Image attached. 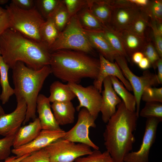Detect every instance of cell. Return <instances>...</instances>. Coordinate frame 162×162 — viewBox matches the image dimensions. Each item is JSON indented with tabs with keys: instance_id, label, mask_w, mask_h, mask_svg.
I'll return each instance as SVG.
<instances>
[{
	"instance_id": "obj_1",
	"label": "cell",
	"mask_w": 162,
	"mask_h": 162,
	"mask_svg": "<svg viewBox=\"0 0 162 162\" xmlns=\"http://www.w3.org/2000/svg\"><path fill=\"white\" fill-rule=\"evenodd\" d=\"M1 56L12 69L18 62L35 70L50 65L51 53L47 46L27 38L8 28L0 35Z\"/></svg>"
},
{
	"instance_id": "obj_2",
	"label": "cell",
	"mask_w": 162,
	"mask_h": 162,
	"mask_svg": "<svg viewBox=\"0 0 162 162\" xmlns=\"http://www.w3.org/2000/svg\"><path fill=\"white\" fill-rule=\"evenodd\" d=\"M117 107L116 112L106 123L104 144L115 162H124L135 141L134 132L138 117L136 112L129 110L122 101Z\"/></svg>"
},
{
	"instance_id": "obj_3",
	"label": "cell",
	"mask_w": 162,
	"mask_h": 162,
	"mask_svg": "<svg viewBox=\"0 0 162 162\" xmlns=\"http://www.w3.org/2000/svg\"><path fill=\"white\" fill-rule=\"evenodd\" d=\"M100 61L86 53L70 50L51 53V74L63 82L79 84L82 79L95 80L100 69Z\"/></svg>"
},
{
	"instance_id": "obj_4",
	"label": "cell",
	"mask_w": 162,
	"mask_h": 162,
	"mask_svg": "<svg viewBox=\"0 0 162 162\" xmlns=\"http://www.w3.org/2000/svg\"><path fill=\"white\" fill-rule=\"evenodd\" d=\"M12 69V79L16 100L22 99L26 102L27 111L24 124L36 118V102L39 93L47 77L51 74L49 65L35 70L22 62L16 63Z\"/></svg>"
},
{
	"instance_id": "obj_5",
	"label": "cell",
	"mask_w": 162,
	"mask_h": 162,
	"mask_svg": "<svg viewBox=\"0 0 162 162\" xmlns=\"http://www.w3.org/2000/svg\"><path fill=\"white\" fill-rule=\"evenodd\" d=\"M5 8L9 17V28L32 40L42 42L40 29L45 20L35 7L31 10H24L11 2Z\"/></svg>"
},
{
	"instance_id": "obj_6",
	"label": "cell",
	"mask_w": 162,
	"mask_h": 162,
	"mask_svg": "<svg viewBox=\"0 0 162 162\" xmlns=\"http://www.w3.org/2000/svg\"><path fill=\"white\" fill-rule=\"evenodd\" d=\"M49 50L51 53L59 50H70L95 55L94 49L79 24L76 15L70 18Z\"/></svg>"
},
{
	"instance_id": "obj_7",
	"label": "cell",
	"mask_w": 162,
	"mask_h": 162,
	"mask_svg": "<svg viewBox=\"0 0 162 162\" xmlns=\"http://www.w3.org/2000/svg\"><path fill=\"white\" fill-rule=\"evenodd\" d=\"M48 154L50 162H74L78 158L92 151L91 147L84 144L76 143L60 139L44 148Z\"/></svg>"
},
{
	"instance_id": "obj_8",
	"label": "cell",
	"mask_w": 162,
	"mask_h": 162,
	"mask_svg": "<svg viewBox=\"0 0 162 162\" xmlns=\"http://www.w3.org/2000/svg\"><path fill=\"white\" fill-rule=\"evenodd\" d=\"M115 61L132 88L136 100V112L138 118L141 97L144 90L147 87L157 86L159 84L156 74L146 70L143 72L142 76H138L130 70L128 66L127 61L125 58L118 55Z\"/></svg>"
},
{
	"instance_id": "obj_9",
	"label": "cell",
	"mask_w": 162,
	"mask_h": 162,
	"mask_svg": "<svg viewBox=\"0 0 162 162\" xmlns=\"http://www.w3.org/2000/svg\"><path fill=\"white\" fill-rule=\"evenodd\" d=\"M79 112L76 123L70 130L65 131L62 138L74 142L85 144L94 150L99 149L89 135V128L96 127V118L85 108H82Z\"/></svg>"
},
{
	"instance_id": "obj_10",
	"label": "cell",
	"mask_w": 162,
	"mask_h": 162,
	"mask_svg": "<svg viewBox=\"0 0 162 162\" xmlns=\"http://www.w3.org/2000/svg\"><path fill=\"white\" fill-rule=\"evenodd\" d=\"M68 84L79 101L76 110L79 111L82 108H85L96 119L100 112L101 104V93L93 85L85 87L79 84Z\"/></svg>"
},
{
	"instance_id": "obj_11",
	"label": "cell",
	"mask_w": 162,
	"mask_h": 162,
	"mask_svg": "<svg viewBox=\"0 0 162 162\" xmlns=\"http://www.w3.org/2000/svg\"><path fill=\"white\" fill-rule=\"evenodd\" d=\"M111 2L113 9L109 25L117 32L128 29L141 9L130 4L128 0Z\"/></svg>"
},
{
	"instance_id": "obj_12",
	"label": "cell",
	"mask_w": 162,
	"mask_h": 162,
	"mask_svg": "<svg viewBox=\"0 0 162 162\" xmlns=\"http://www.w3.org/2000/svg\"><path fill=\"white\" fill-rule=\"evenodd\" d=\"M160 122L156 118H147L142 142L139 149L128 153L124 158V162H148L150 150L155 142L158 126Z\"/></svg>"
},
{
	"instance_id": "obj_13",
	"label": "cell",
	"mask_w": 162,
	"mask_h": 162,
	"mask_svg": "<svg viewBox=\"0 0 162 162\" xmlns=\"http://www.w3.org/2000/svg\"><path fill=\"white\" fill-rule=\"evenodd\" d=\"M65 131L62 129L58 130L42 129L38 135L28 144L13 148L11 152L17 157L30 154L44 148L56 141L64 136Z\"/></svg>"
},
{
	"instance_id": "obj_14",
	"label": "cell",
	"mask_w": 162,
	"mask_h": 162,
	"mask_svg": "<svg viewBox=\"0 0 162 162\" xmlns=\"http://www.w3.org/2000/svg\"><path fill=\"white\" fill-rule=\"evenodd\" d=\"M16 108L0 117V135L4 137L15 135L21 127L26 115L27 105L22 99L16 100Z\"/></svg>"
},
{
	"instance_id": "obj_15",
	"label": "cell",
	"mask_w": 162,
	"mask_h": 162,
	"mask_svg": "<svg viewBox=\"0 0 162 162\" xmlns=\"http://www.w3.org/2000/svg\"><path fill=\"white\" fill-rule=\"evenodd\" d=\"M104 90L102 91V102L100 112L102 114V119L107 123L115 114L117 106L122 101L114 90L110 76L106 77L103 82Z\"/></svg>"
},
{
	"instance_id": "obj_16",
	"label": "cell",
	"mask_w": 162,
	"mask_h": 162,
	"mask_svg": "<svg viewBox=\"0 0 162 162\" xmlns=\"http://www.w3.org/2000/svg\"><path fill=\"white\" fill-rule=\"evenodd\" d=\"M100 69L96 78L94 80L93 86L100 93L104 80L108 76H114L119 79L128 91H132V88L128 81L123 74L119 66L115 62H111L99 54Z\"/></svg>"
},
{
	"instance_id": "obj_17",
	"label": "cell",
	"mask_w": 162,
	"mask_h": 162,
	"mask_svg": "<svg viewBox=\"0 0 162 162\" xmlns=\"http://www.w3.org/2000/svg\"><path fill=\"white\" fill-rule=\"evenodd\" d=\"M50 103L48 98L43 94H39L36 102V109L42 129H61L52 111Z\"/></svg>"
},
{
	"instance_id": "obj_18",
	"label": "cell",
	"mask_w": 162,
	"mask_h": 162,
	"mask_svg": "<svg viewBox=\"0 0 162 162\" xmlns=\"http://www.w3.org/2000/svg\"><path fill=\"white\" fill-rule=\"evenodd\" d=\"M88 39L94 49L109 61L114 62L119 55L112 48L104 35L102 31H88L83 29Z\"/></svg>"
},
{
	"instance_id": "obj_19",
	"label": "cell",
	"mask_w": 162,
	"mask_h": 162,
	"mask_svg": "<svg viewBox=\"0 0 162 162\" xmlns=\"http://www.w3.org/2000/svg\"><path fill=\"white\" fill-rule=\"evenodd\" d=\"M42 130L38 118H36L28 124L21 127L15 134L13 146L14 148L30 142L38 135Z\"/></svg>"
},
{
	"instance_id": "obj_20",
	"label": "cell",
	"mask_w": 162,
	"mask_h": 162,
	"mask_svg": "<svg viewBox=\"0 0 162 162\" xmlns=\"http://www.w3.org/2000/svg\"><path fill=\"white\" fill-rule=\"evenodd\" d=\"M51 108L59 126L72 124L74 122L75 109L71 101L54 102L51 105Z\"/></svg>"
},
{
	"instance_id": "obj_21",
	"label": "cell",
	"mask_w": 162,
	"mask_h": 162,
	"mask_svg": "<svg viewBox=\"0 0 162 162\" xmlns=\"http://www.w3.org/2000/svg\"><path fill=\"white\" fill-rule=\"evenodd\" d=\"M87 6L102 23L109 24L113 9L111 0H87Z\"/></svg>"
},
{
	"instance_id": "obj_22",
	"label": "cell",
	"mask_w": 162,
	"mask_h": 162,
	"mask_svg": "<svg viewBox=\"0 0 162 162\" xmlns=\"http://www.w3.org/2000/svg\"><path fill=\"white\" fill-rule=\"evenodd\" d=\"M117 32L122 40L126 52L130 59L133 53L141 51L147 40L146 37H141L127 29Z\"/></svg>"
},
{
	"instance_id": "obj_23",
	"label": "cell",
	"mask_w": 162,
	"mask_h": 162,
	"mask_svg": "<svg viewBox=\"0 0 162 162\" xmlns=\"http://www.w3.org/2000/svg\"><path fill=\"white\" fill-rule=\"evenodd\" d=\"M50 95L48 97L50 102L71 101L76 95L67 83L58 81L53 82L50 86Z\"/></svg>"
},
{
	"instance_id": "obj_24",
	"label": "cell",
	"mask_w": 162,
	"mask_h": 162,
	"mask_svg": "<svg viewBox=\"0 0 162 162\" xmlns=\"http://www.w3.org/2000/svg\"><path fill=\"white\" fill-rule=\"evenodd\" d=\"M76 16L83 29L91 31H102L104 24L92 14L87 5L80 10Z\"/></svg>"
},
{
	"instance_id": "obj_25",
	"label": "cell",
	"mask_w": 162,
	"mask_h": 162,
	"mask_svg": "<svg viewBox=\"0 0 162 162\" xmlns=\"http://www.w3.org/2000/svg\"><path fill=\"white\" fill-rule=\"evenodd\" d=\"M104 35L113 50L120 56L130 62V58L125 50L122 40L118 33L108 25H104L102 30Z\"/></svg>"
},
{
	"instance_id": "obj_26",
	"label": "cell",
	"mask_w": 162,
	"mask_h": 162,
	"mask_svg": "<svg viewBox=\"0 0 162 162\" xmlns=\"http://www.w3.org/2000/svg\"><path fill=\"white\" fill-rule=\"evenodd\" d=\"M110 77L114 90L121 98L126 108L130 111L136 112V100L134 96L128 91L118 78L113 76Z\"/></svg>"
},
{
	"instance_id": "obj_27",
	"label": "cell",
	"mask_w": 162,
	"mask_h": 162,
	"mask_svg": "<svg viewBox=\"0 0 162 162\" xmlns=\"http://www.w3.org/2000/svg\"><path fill=\"white\" fill-rule=\"evenodd\" d=\"M9 68L1 56L0 58V84L2 91L0 95V100L3 104L8 102L10 97L14 94V89L10 86L8 81V72Z\"/></svg>"
},
{
	"instance_id": "obj_28",
	"label": "cell",
	"mask_w": 162,
	"mask_h": 162,
	"mask_svg": "<svg viewBox=\"0 0 162 162\" xmlns=\"http://www.w3.org/2000/svg\"><path fill=\"white\" fill-rule=\"evenodd\" d=\"M60 33L52 20L49 17L45 20L40 28L42 41L49 49L58 38Z\"/></svg>"
},
{
	"instance_id": "obj_29",
	"label": "cell",
	"mask_w": 162,
	"mask_h": 162,
	"mask_svg": "<svg viewBox=\"0 0 162 162\" xmlns=\"http://www.w3.org/2000/svg\"><path fill=\"white\" fill-rule=\"evenodd\" d=\"M150 19L145 10L141 9L133 20L128 30L142 37H146V28L149 26Z\"/></svg>"
},
{
	"instance_id": "obj_30",
	"label": "cell",
	"mask_w": 162,
	"mask_h": 162,
	"mask_svg": "<svg viewBox=\"0 0 162 162\" xmlns=\"http://www.w3.org/2000/svg\"><path fill=\"white\" fill-rule=\"evenodd\" d=\"M49 17L52 19L60 32L64 29L70 18L62 0H60Z\"/></svg>"
},
{
	"instance_id": "obj_31",
	"label": "cell",
	"mask_w": 162,
	"mask_h": 162,
	"mask_svg": "<svg viewBox=\"0 0 162 162\" xmlns=\"http://www.w3.org/2000/svg\"><path fill=\"white\" fill-rule=\"evenodd\" d=\"M139 115L147 118H156L162 122V103L157 102L146 103L144 107L139 112Z\"/></svg>"
},
{
	"instance_id": "obj_32",
	"label": "cell",
	"mask_w": 162,
	"mask_h": 162,
	"mask_svg": "<svg viewBox=\"0 0 162 162\" xmlns=\"http://www.w3.org/2000/svg\"><path fill=\"white\" fill-rule=\"evenodd\" d=\"M74 162H115L107 151L94 150L90 154L77 159Z\"/></svg>"
},
{
	"instance_id": "obj_33",
	"label": "cell",
	"mask_w": 162,
	"mask_h": 162,
	"mask_svg": "<svg viewBox=\"0 0 162 162\" xmlns=\"http://www.w3.org/2000/svg\"><path fill=\"white\" fill-rule=\"evenodd\" d=\"M60 0H34L36 8L46 20L59 3Z\"/></svg>"
},
{
	"instance_id": "obj_34",
	"label": "cell",
	"mask_w": 162,
	"mask_h": 162,
	"mask_svg": "<svg viewBox=\"0 0 162 162\" xmlns=\"http://www.w3.org/2000/svg\"><path fill=\"white\" fill-rule=\"evenodd\" d=\"M150 20L162 23V1L150 0L147 8L144 9Z\"/></svg>"
},
{
	"instance_id": "obj_35",
	"label": "cell",
	"mask_w": 162,
	"mask_h": 162,
	"mask_svg": "<svg viewBox=\"0 0 162 162\" xmlns=\"http://www.w3.org/2000/svg\"><path fill=\"white\" fill-rule=\"evenodd\" d=\"M144 57L150 62L151 65L154 69L156 68L157 63L160 58L155 49L153 43L150 39L147 38L141 51Z\"/></svg>"
},
{
	"instance_id": "obj_36",
	"label": "cell",
	"mask_w": 162,
	"mask_h": 162,
	"mask_svg": "<svg viewBox=\"0 0 162 162\" xmlns=\"http://www.w3.org/2000/svg\"><path fill=\"white\" fill-rule=\"evenodd\" d=\"M146 103L157 102L162 103V88L148 87L144 90L141 100Z\"/></svg>"
},
{
	"instance_id": "obj_37",
	"label": "cell",
	"mask_w": 162,
	"mask_h": 162,
	"mask_svg": "<svg viewBox=\"0 0 162 162\" xmlns=\"http://www.w3.org/2000/svg\"><path fill=\"white\" fill-rule=\"evenodd\" d=\"M68 13L71 17L76 15L82 8L87 5V0H63Z\"/></svg>"
},
{
	"instance_id": "obj_38",
	"label": "cell",
	"mask_w": 162,
	"mask_h": 162,
	"mask_svg": "<svg viewBox=\"0 0 162 162\" xmlns=\"http://www.w3.org/2000/svg\"><path fill=\"white\" fill-rule=\"evenodd\" d=\"M15 136H6L0 139V160H5L9 157Z\"/></svg>"
},
{
	"instance_id": "obj_39",
	"label": "cell",
	"mask_w": 162,
	"mask_h": 162,
	"mask_svg": "<svg viewBox=\"0 0 162 162\" xmlns=\"http://www.w3.org/2000/svg\"><path fill=\"white\" fill-rule=\"evenodd\" d=\"M20 162H50L48 153L45 148L34 152Z\"/></svg>"
},
{
	"instance_id": "obj_40",
	"label": "cell",
	"mask_w": 162,
	"mask_h": 162,
	"mask_svg": "<svg viewBox=\"0 0 162 162\" xmlns=\"http://www.w3.org/2000/svg\"><path fill=\"white\" fill-rule=\"evenodd\" d=\"M152 29L153 38V44L158 54L162 58V34L158 29L155 22L150 19L149 26Z\"/></svg>"
},
{
	"instance_id": "obj_41",
	"label": "cell",
	"mask_w": 162,
	"mask_h": 162,
	"mask_svg": "<svg viewBox=\"0 0 162 162\" xmlns=\"http://www.w3.org/2000/svg\"><path fill=\"white\" fill-rule=\"evenodd\" d=\"M11 3L24 10H31L35 7L34 0H12Z\"/></svg>"
},
{
	"instance_id": "obj_42",
	"label": "cell",
	"mask_w": 162,
	"mask_h": 162,
	"mask_svg": "<svg viewBox=\"0 0 162 162\" xmlns=\"http://www.w3.org/2000/svg\"><path fill=\"white\" fill-rule=\"evenodd\" d=\"M9 28V20L6 11L0 17V35Z\"/></svg>"
},
{
	"instance_id": "obj_43",
	"label": "cell",
	"mask_w": 162,
	"mask_h": 162,
	"mask_svg": "<svg viewBox=\"0 0 162 162\" xmlns=\"http://www.w3.org/2000/svg\"><path fill=\"white\" fill-rule=\"evenodd\" d=\"M158 68V73L156 74L159 84L162 83V58H160L158 61L156 65Z\"/></svg>"
},
{
	"instance_id": "obj_44",
	"label": "cell",
	"mask_w": 162,
	"mask_h": 162,
	"mask_svg": "<svg viewBox=\"0 0 162 162\" xmlns=\"http://www.w3.org/2000/svg\"><path fill=\"white\" fill-rule=\"evenodd\" d=\"M144 57L143 54L141 52H137L132 54L131 59L133 62L138 64Z\"/></svg>"
},
{
	"instance_id": "obj_45",
	"label": "cell",
	"mask_w": 162,
	"mask_h": 162,
	"mask_svg": "<svg viewBox=\"0 0 162 162\" xmlns=\"http://www.w3.org/2000/svg\"><path fill=\"white\" fill-rule=\"evenodd\" d=\"M139 67L143 70H146L151 66V64L146 58L144 57L138 64Z\"/></svg>"
},
{
	"instance_id": "obj_46",
	"label": "cell",
	"mask_w": 162,
	"mask_h": 162,
	"mask_svg": "<svg viewBox=\"0 0 162 162\" xmlns=\"http://www.w3.org/2000/svg\"><path fill=\"white\" fill-rule=\"evenodd\" d=\"M30 154L24 155L20 157H17L16 156H12L8 157L4 160V162H20L23 158L28 155Z\"/></svg>"
},
{
	"instance_id": "obj_47",
	"label": "cell",
	"mask_w": 162,
	"mask_h": 162,
	"mask_svg": "<svg viewBox=\"0 0 162 162\" xmlns=\"http://www.w3.org/2000/svg\"><path fill=\"white\" fill-rule=\"evenodd\" d=\"M6 11V9H4L0 7V17Z\"/></svg>"
},
{
	"instance_id": "obj_48",
	"label": "cell",
	"mask_w": 162,
	"mask_h": 162,
	"mask_svg": "<svg viewBox=\"0 0 162 162\" xmlns=\"http://www.w3.org/2000/svg\"><path fill=\"white\" fill-rule=\"evenodd\" d=\"M5 114L3 109L0 105V117Z\"/></svg>"
},
{
	"instance_id": "obj_49",
	"label": "cell",
	"mask_w": 162,
	"mask_h": 162,
	"mask_svg": "<svg viewBox=\"0 0 162 162\" xmlns=\"http://www.w3.org/2000/svg\"><path fill=\"white\" fill-rule=\"evenodd\" d=\"M8 0H0V4H4L7 3L8 2Z\"/></svg>"
},
{
	"instance_id": "obj_50",
	"label": "cell",
	"mask_w": 162,
	"mask_h": 162,
	"mask_svg": "<svg viewBox=\"0 0 162 162\" xmlns=\"http://www.w3.org/2000/svg\"><path fill=\"white\" fill-rule=\"evenodd\" d=\"M1 56V51L0 48V58Z\"/></svg>"
}]
</instances>
